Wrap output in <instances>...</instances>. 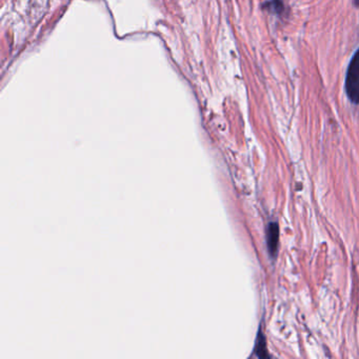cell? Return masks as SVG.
I'll list each match as a JSON object with an SVG mask.
<instances>
[{"mask_svg":"<svg viewBox=\"0 0 359 359\" xmlns=\"http://www.w3.org/2000/svg\"><path fill=\"white\" fill-rule=\"evenodd\" d=\"M255 352L256 355L260 357V358H269L270 357V355L268 354V351H266V337L262 334V329L260 330L257 340H256Z\"/></svg>","mask_w":359,"mask_h":359,"instance_id":"obj_3","label":"cell"},{"mask_svg":"<svg viewBox=\"0 0 359 359\" xmlns=\"http://www.w3.org/2000/svg\"><path fill=\"white\" fill-rule=\"evenodd\" d=\"M264 8L272 13L280 14L284 11V3H282V0H271L264 5Z\"/></svg>","mask_w":359,"mask_h":359,"instance_id":"obj_4","label":"cell"},{"mask_svg":"<svg viewBox=\"0 0 359 359\" xmlns=\"http://www.w3.org/2000/svg\"><path fill=\"white\" fill-rule=\"evenodd\" d=\"M346 93L349 99L359 104V49L351 59L346 76Z\"/></svg>","mask_w":359,"mask_h":359,"instance_id":"obj_1","label":"cell"},{"mask_svg":"<svg viewBox=\"0 0 359 359\" xmlns=\"http://www.w3.org/2000/svg\"><path fill=\"white\" fill-rule=\"evenodd\" d=\"M353 5H354L355 7L358 8L359 7V0H353Z\"/></svg>","mask_w":359,"mask_h":359,"instance_id":"obj_5","label":"cell"},{"mask_svg":"<svg viewBox=\"0 0 359 359\" xmlns=\"http://www.w3.org/2000/svg\"><path fill=\"white\" fill-rule=\"evenodd\" d=\"M266 248L271 257H275L278 251L279 227L277 223H270L266 227Z\"/></svg>","mask_w":359,"mask_h":359,"instance_id":"obj_2","label":"cell"}]
</instances>
